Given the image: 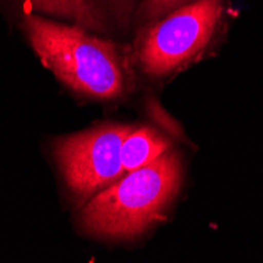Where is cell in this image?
<instances>
[{
  "label": "cell",
  "mask_w": 263,
  "mask_h": 263,
  "mask_svg": "<svg viewBox=\"0 0 263 263\" xmlns=\"http://www.w3.org/2000/svg\"><path fill=\"white\" fill-rule=\"evenodd\" d=\"M181 181V156L169 148L153 162L95 194L79 214L81 227L109 240H133L162 219Z\"/></svg>",
  "instance_id": "2"
},
{
  "label": "cell",
  "mask_w": 263,
  "mask_h": 263,
  "mask_svg": "<svg viewBox=\"0 0 263 263\" xmlns=\"http://www.w3.org/2000/svg\"><path fill=\"white\" fill-rule=\"evenodd\" d=\"M133 126L106 123L54 143V156L74 199L82 203L126 172L122 162V145Z\"/></svg>",
  "instance_id": "4"
},
{
  "label": "cell",
  "mask_w": 263,
  "mask_h": 263,
  "mask_svg": "<svg viewBox=\"0 0 263 263\" xmlns=\"http://www.w3.org/2000/svg\"><path fill=\"white\" fill-rule=\"evenodd\" d=\"M171 145L172 143L169 139L150 126L133 129L122 145V162L125 172H133L153 162L169 150Z\"/></svg>",
  "instance_id": "5"
},
{
  "label": "cell",
  "mask_w": 263,
  "mask_h": 263,
  "mask_svg": "<svg viewBox=\"0 0 263 263\" xmlns=\"http://www.w3.org/2000/svg\"><path fill=\"white\" fill-rule=\"evenodd\" d=\"M22 26L43 65L71 90L95 100H115L128 91L131 69L115 43L36 14H27Z\"/></svg>",
  "instance_id": "1"
},
{
  "label": "cell",
  "mask_w": 263,
  "mask_h": 263,
  "mask_svg": "<svg viewBox=\"0 0 263 263\" xmlns=\"http://www.w3.org/2000/svg\"><path fill=\"white\" fill-rule=\"evenodd\" d=\"M110 2L114 4L118 16H120L122 19H125V22H126V19L131 13V7H133L134 0H110Z\"/></svg>",
  "instance_id": "9"
},
{
  "label": "cell",
  "mask_w": 263,
  "mask_h": 263,
  "mask_svg": "<svg viewBox=\"0 0 263 263\" xmlns=\"http://www.w3.org/2000/svg\"><path fill=\"white\" fill-rule=\"evenodd\" d=\"M38 11L78 22L85 29L106 30V21L95 0H29Z\"/></svg>",
  "instance_id": "6"
},
{
  "label": "cell",
  "mask_w": 263,
  "mask_h": 263,
  "mask_svg": "<svg viewBox=\"0 0 263 263\" xmlns=\"http://www.w3.org/2000/svg\"><path fill=\"white\" fill-rule=\"evenodd\" d=\"M186 2L187 0H143L139 10V16L143 22L148 24L158 21L164 14H169L171 11L183 7V4Z\"/></svg>",
  "instance_id": "7"
},
{
  "label": "cell",
  "mask_w": 263,
  "mask_h": 263,
  "mask_svg": "<svg viewBox=\"0 0 263 263\" xmlns=\"http://www.w3.org/2000/svg\"><path fill=\"white\" fill-rule=\"evenodd\" d=\"M148 110L152 112V114H155V117L159 120V123L164 120V125H165V128L169 129L171 133H174V136H178V137H183V133H181V129H180V126L172 120L171 117H167L165 115V112L156 104V103H148Z\"/></svg>",
  "instance_id": "8"
},
{
  "label": "cell",
  "mask_w": 263,
  "mask_h": 263,
  "mask_svg": "<svg viewBox=\"0 0 263 263\" xmlns=\"http://www.w3.org/2000/svg\"><path fill=\"white\" fill-rule=\"evenodd\" d=\"M222 0H196L148 22L136 38V59L153 78L186 66L211 41L222 17Z\"/></svg>",
  "instance_id": "3"
}]
</instances>
